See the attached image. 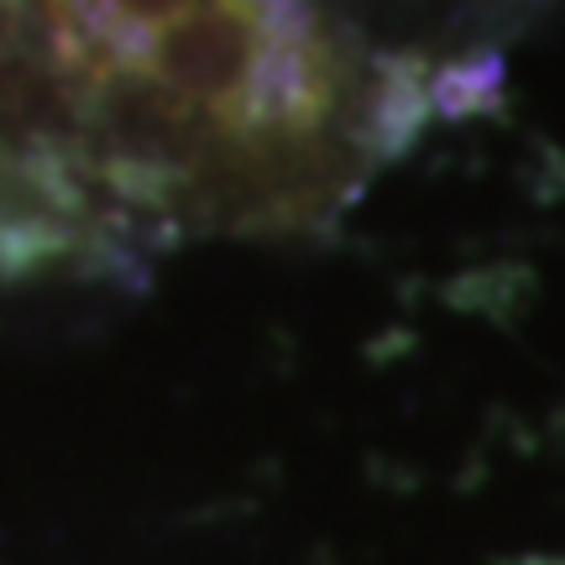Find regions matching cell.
<instances>
[{
  "mask_svg": "<svg viewBox=\"0 0 565 565\" xmlns=\"http://www.w3.org/2000/svg\"><path fill=\"white\" fill-rule=\"evenodd\" d=\"M534 0H0V288L341 221L492 100Z\"/></svg>",
  "mask_w": 565,
  "mask_h": 565,
  "instance_id": "6da1fadb",
  "label": "cell"
}]
</instances>
